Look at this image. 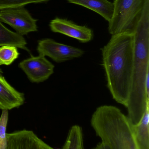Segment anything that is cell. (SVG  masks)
Returning a JSON list of instances; mask_svg holds the SVG:
<instances>
[{"instance_id": "cell-11", "label": "cell", "mask_w": 149, "mask_h": 149, "mask_svg": "<svg viewBox=\"0 0 149 149\" xmlns=\"http://www.w3.org/2000/svg\"><path fill=\"white\" fill-rule=\"evenodd\" d=\"M70 3L80 5L89 9L105 18L109 22L114 12L113 3L108 0H66Z\"/></svg>"}, {"instance_id": "cell-8", "label": "cell", "mask_w": 149, "mask_h": 149, "mask_svg": "<svg viewBox=\"0 0 149 149\" xmlns=\"http://www.w3.org/2000/svg\"><path fill=\"white\" fill-rule=\"evenodd\" d=\"M6 149H55L31 130H23L7 133Z\"/></svg>"}, {"instance_id": "cell-17", "label": "cell", "mask_w": 149, "mask_h": 149, "mask_svg": "<svg viewBox=\"0 0 149 149\" xmlns=\"http://www.w3.org/2000/svg\"><path fill=\"white\" fill-rule=\"evenodd\" d=\"M50 0H0V9L9 7H24L31 3H39Z\"/></svg>"}, {"instance_id": "cell-12", "label": "cell", "mask_w": 149, "mask_h": 149, "mask_svg": "<svg viewBox=\"0 0 149 149\" xmlns=\"http://www.w3.org/2000/svg\"><path fill=\"white\" fill-rule=\"evenodd\" d=\"M134 129L140 149H149V102L141 120L134 125Z\"/></svg>"}, {"instance_id": "cell-2", "label": "cell", "mask_w": 149, "mask_h": 149, "mask_svg": "<svg viewBox=\"0 0 149 149\" xmlns=\"http://www.w3.org/2000/svg\"><path fill=\"white\" fill-rule=\"evenodd\" d=\"M134 59L132 86L126 108L134 125L141 120L149 98L146 95L145 81L149 75V0H147L134 32Z\"/></svg>"}, {"instance_id": "cell-16", "label": "cell", "mask_w": 149, "mask_h": 149, "mask_svg": "<svg viewBox=\"0 0 149 149\" xmlns=\"http://www.w3.org/2000/svg\"><path fill=\"white\" fill-rule=\"evenodd\" d=\"M8 110H2L0 117V149H6L7 148V138L6 133L8 122Z\"/></svg>"}, {"instance_id": "cell-18", "label": "cell", "mask_w": 149, "mask_h": 149, "mask_svg": "<svg viewBox=\"0 0 149 149\" xmlns=\"http://www.w3.org/2000/svg\"><path fill=\"white\" fill-rule=\"evenodd\" d=\"M92 149H110L105 143L101 142L98 143L94 148Z\"/></svg>"}, {"instance_id": "cell-15", "label": "cell", "mask_w": 149, "mask_h": 149, "mask_svg": "<svg viewBox=\"0 0 149 149\" xmlns=\"http://www.w3.org/2000/svg\"><path fill=\"white\" fill-rule=\"evenodd\" d=\"M19 53L17 48L12 45H3L0 47V65H11L18 58Z\"/></svg>"}, {"instance_id": "cell-6", "label": "cell", "mask_w": 149, "mask_h": 149, "mask_svg": "<svg viewBox=\"0 0 149 149\" xmlns=\"http://www.w3.org/2000/svg\"><path fill=\"white\" fill-rule=\"evenodd\" d=\"M37 50L39 55L49 57L57 63L80 57L84 54L81 49L57 42L51 38L39 40Z\"/></svg>"}, {"instance_id": "cell-13", "label": "cell", "mask_w": 149, "mask_h": 149, "mask_svg": "<svg viewBox=\"0 0 149 149\" xmlns=\"http://www.w3.org/2000/svg\"><path fill=\"white\" fill-rule=\"evenodd\" d=\"M25 38L5 27L0 22V46L12 45L29 52Z\"/></svg>"}, {"instance_id": "cell-3", "label": "cell", "mask_w": 149, "mask_h": 149, "mask_svg": "<svg viewBox=\"0 0 149 149\" xmlns=\"http://www.w3.org/2000/svg\"><path fill=\"white\" fill-rule=\"evenodd\" d=\"M91 124L96 136L110 149H141L134 125L118 108L104 105L96 109Z\"/></svg>"}, {"instance_id": "cell-10", "label": "cell", "mask_w": 149, "mask_h": 149, "mask_svg": "<svg viewBox=\"0 0 149 149\" xmlns=\"http://www.w3.org/2000/svg\"><path fill=\"white\" fill-rule=\"evenodd\" d=\"M23 93L17 91L5 79L0 69V109L10 110L24 103Z\"/></svg>"}, {"instance_id": "cell-9", "label": "cell", "mask_w": 149, "mask_h": 149, "mask_svg": "<svg viewBox=\"0 0 149 149\" xmlns=\"http://www.w3.org/2000/svg\"><path fill=\"white\" fill-rule=\"evenodd\" d=\"M50 26L52 32L63 34L81 43L88 42L93 38L92 29L85 26L77 25L66 19L57 17L51 21Z\"/></svg>"}, {"instance_id": "cell-4", "label": "cell", "mask_w": 149, "mask_h": 149, "mask_svg": "<svg viewBox=\"0 0 149 149\" xmlns=\"http://www.w3.org/2000/svg\"><path fill=\"white\" fill-rule=\"evenodd\" d=\"M147 0H115L114 12L108 22L112 36L122 33H134Z\"/></svg>"}, {"instance_id": "cell-7", "label": "cell", "mask_w": 149, "mask_h": 149, "mask_svg": "<svg viewBox=\"0 0 149 149\" xmlns=\"http://www.w3.org/2000/svg\"><path fill=\"white\" fill-rule=\"evenodd\" d=\"M32 82L39 83L49 79L54 72V65L45 56H31L18 65Z\"/></svg>"}, {"instance_id": "cell-14", "label": "cell", "mask_w": 149, "mask_h": 149, "mask_svg": "<svg viewBox=\"0 0 149 149\" xmlns=\"http://www.w3.org/2000/svg\"><path fill=\"white\" fill-rule=\"evenodd\" d=\"M61 149H85L83 131L81 127L75 125L71 127L65 142Z\"/></svg>"}, {"instance_id": "cell-5", "label": "cell", "mask_w": 149, "mask_h": 149, "mask_svg": "<svg viewBox=\"0 0 149 149\" xmlns=\"http://www.w3.org/2000/svg\"><path fill=\"white\" fill-rule=\"evenodd\" d=\"M37 21L24 7H9L0 9V22L8 24L21 36L36 31Z\"/></svg>"}, {"instance_id": "cell-1", "label": "cell", "mask_w": 149, "mask_h": 149, "mask_svg": "<svg viewBox=\"0 0 149 149\" xmlns=\"http://www.w3.org/2000/svg\"><path fill=\"white\" fill-rule=\"evenodd\" d=\"M102 65L114 100L127 107L132 86L134 59V33L113 35L102 48Z\"/></svg>"}]
</instances>
